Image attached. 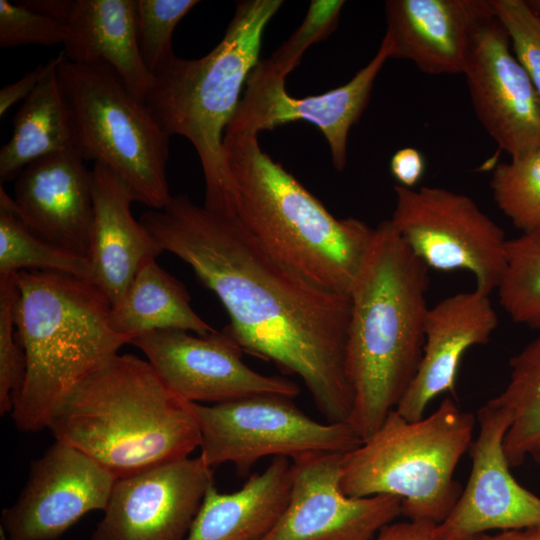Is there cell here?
I'll use <instances>...</instances> for the list:
<instances>
[{"label":"cell","mask_w":540,"mask_h":540,"mask_svg":"<svg viewBox=\"0 0 540 540\" xmlns=\"http://www.w3.org/2000/svg\"><path fill=\"white\" fill-rule=\"evenodd\" d=\"M139 221L218 297L230 319L223 332L242 351L300 377L327 422L348 423L349 295L314 285L272 256L237 215L213 212L185 194Z\"/></svg>","instance_id":"cell-1"},{"label":"cell","mask_w":540,"mask_h":540,"mask_svg":"<svg viewBox=\"0 0 540 540\" xmlns=\"http://www.w3.org/2000/svg\"><path fill=\"white\" fill-rule=\"evenodd\" d=\"M429 268L390 220L374 235L350 292L347 371L354 403L348 423L374 434L409 388L425 340Z\"/></svg>","instance_id":"cell-2"},{"label":"cell","mask_w":540,"mask_h":540,"mask_svg":"<svg viewBox=\"0 0 540 540\" xmlns=\"http://www.w3.org/2000/svg\"><path fill=\"white\" fill-rule=\"evenodd\" d=\"M47 428L116 479L186 458L201 442L192 403L133 354L113 356L70 389Z\"/></svg>","instance_id":"cell-3"},{"label":"cell","mask_w":540,"mask_h":540,"mask_svg":"<svg viewBox=\"0 0 540 540\" xmlns=\"http://www.w3.org/2000/svg\"><path fill=\"white\" fill-rule=\"evenodd\" d=\"M224 158L236 215L276 259L314 285L350 295L375 228L338 219L259 145L258 135L225 132Z\"/></svg>","instance_id":"cell-4"},{"label":"cell","mask_w":540,"mask_h":540,"mask_svg":"<svg viewBox=\"0 0 540 540\" xmlns=\"http://www.w3.org/2000/svg\"><path fill=\"white\" fill-rule=\"evenodd\" d=\"M16 280L14 319L27 370L10 415L20 431L38 432L58 401L132 338L112 328V305L88 279L20 271Z\"/></svg>","instance_id":"cell-5"},{"label":"cell","mask_w":540,"mask_h":540,"mask_svg":"<svg viewBox=\"0 0 540 540\" xmlns=\"http://www.w3.org/2000/svg\"><path fill=\"white\" fill-rule=\"evenodd\" d=\"M282 3L238 2L216 47L198 59L175 55L153 74L144 99L169 136H183L193 145L204 175V206L216 213L236 215L223 139L240 103L243 85L260 62L265 28Z\"/></svg>","instance_id":"cell-6"},{"label":"cell","mask_w":540,"mask_h":540,"mask_svg":"<svg viewBox=\"0 0 540 540\" xmlns=\"http://www.w3.org/2000/svg\"><path fill=\"white\" fill-rule=\"evenodd\" d=\"M474 427L475 415L450 397L417 421L393 410L374 434L343 454L341 489L356 498L398 497L407 520L438 525L462 492L454 473Z\"/></svg>","instance_id":"cell-7"},{"label":"cell","mask_w":540,"mask_h":540,"mask_svg":"<svg viewBox=\"0 0 540 540\" xmlns=\"http://www.w3.org/2000/svg\"><path fill=\"white\" fill-rule=\"evenodd\" d=\"M58 56L75 149L84 160L119 174L137 202L163 209L172 198L166 175L170 136L109 65L74 63L63 52Z\"/></svg>","instance_id":"cell-8"},{"label":"cell","mask_w":540,"mask_h":540,"mask_svg":"<svg viewBox=\"0 0 540 540\" xmlns=\"http://www.w3.org/2000/svg\"><path fill=\"white\" fill-rule=\"evenodd\" d=\"M292 398L260 394L217 404L192 403L200 457L213 468L232 463L240 475L267 456L291 460L312 453H346L362 443L349 423H320Z\"/></svg>","instance_id":"cell-9"},{"label":"cell","mask_w":540,"mask_h":540,"mask_svg":"<svg viewBox=\"0 0 540 540\" xmlns=\"http://www.w3.org/2000/svg\"><path fill=\"white\" fill-rule=\"evenodd\" d=\"M391 224L411 252L429 269L464 270L475 288L491 294L503 274L504 230L469 196L441 187L394 186Z\"/></svg>","instance_id":"cell-10"},{"label":"cell","mask_w":540,"mask_h":540,"mask_svg":"<svg viewBox=\"0 0 540 540\" xmlns=\"http://www.w3.org/2000/svg\"><path fill=\"white\" fill-rule=\"evenodd\" d=\"M391 52V44L384 36L374 57L350 81L304 98L290 96L286 78L266 60L260 61L246 81L244 96L225 132L258 135L290 122L307 121L322 132L333 166L342 171L347 163L350 129L366 109L375 80Z\"/></svg>","instance_id":"cell-11"},{"label":"cell","mask_w":540,"mask_h":540,"mask_svg":"<svg viewBox=\"0 0 540 540\" xmlns=\"http://www.w3.org/2000/svg\"><path fill=\"white\" fill-rule=\"evenodd\" d=\"M164 383L195 404H217L260 394L294 398L298 385L264 375L242 360V349L223 331L198 335L184 330H156L135 337Z\"/></svg>","instance_id":"cell-12"},{"label":"cell","mask_w":540,"mask_h":540,"mask_svg":"<svg viewBox=\"0 0 540 540\" xmlns=\"http://www.w3.org/2000/svg\"><path fill=\"white\" fill-rule=\"evenodd\" d=\"M343 454L312 453L292 460L288 504L260 540H371L402 515L398 497L343 493Z\"/></svg>","instance_id":"cell-13"},{"label":"cell","mask_w":540,"mask_h":540,"mask_svg":"<svg viewBox=\"0 0 540 540\" xmlns=\"http://www.w3.org/2000/svg\"><path fill=\"white\" fill-rule=\"evenodd\" d=\"M116 477L79 449L55 441L32 462L16 502L3 510L5 540H56L85 514L104 511Z\"/></svg>","instance_id":"cell-14"},{"label":"cell","mask_w":540,"mask_h":540,"mask_svg":"<svg viewBox=\"0 0 540 540\" xmlns=\"http://www.w3.org/2000/svg\"><path fill=\"white\" fill-rule=\"evenodd\" d=\"M213 484L200 456L117 478L91 540H185Z\"/></svg>","instance_id":"cell-15"},{"label":"cell","mask_w":540,"mask_h":540,"mask_svg":"<svg viewBox=\"0 0 540 540\" xmlns=\"http://www.w3.org/2000/svg\"><path fill=\"white\" fill-rule=\"evenodd\" d=\"M477 420L470 475L455 506L437 525L440 540L540 525V497L516 481L504 451L510 412L490 399L478 409Z\"/></svg>","instance_id":"cell-16"},{"label":"cell","mask_w":540,"mask_h":540,"mask_svg":"<svg viewBox=\"0 0 540 540\" xmlns=\"http://www.w3.org/2000/svg\"><path fill=\"white\" fill-rule=\"evenodd\" d=\"M475 114L511 158L540 148V98L494 16L478 31L465 71Z\"/></svg>","instance_id":"cell-17"},{"label":"cell","mask_w":540,"mask_h":540,"mask_svg":"<svg viewBox=\"0 0 540 540\" xmlns=\"http://www.w3.org/2000/svg\"><path fill=\"white\" fill-rule=\"evenodd\" d=\"M391 58L430 75L463 74L480 28L495 16L490 0H387Z\"/></svg>","instance_id":"cell-18"},{"label":"cell","mask_w":540,"mask_h":540,"mask_svg":"<svg viewBox=\"0 0 540 540\" xmlns=\"http://www.w3.org/2000/svg\"><path fill=\"white\" fill-rule=\"evenodd\" d=\"M73 148L40 158L15 179L14 206L37 235L87 257L93 219L91 170Z\"/></svg>","instance_id":"cell-19"},{"label":"cell","mask_w":540,"mask_h":540,"mask_svg":"<svg viewBox=\"0 0 540 540\" xmlns=\"http://www.w3.org/2000/svg\"><path fill=\"white\" fill-rule=\"evenodd\" d=\"M497 326L498 316L490 295L476 288L446 297L430 307L419 367L395 411L408 421H417L437 396L455 395L465 352L486 344Z\"/></svg>","instance_id":"cell-20"},{"label":"cell","mask_w":540,"mask_h":540,"mask_svg":"<svg viewBox=\"0 0 540 540\" xmlns=\"http://www.w3.org/2000/svg\"><path fill=\"white\" fill-rule=\"evenodd\" d=\"M93 219L87 258L91 281L111 305L149 259L163 250L131 212L136 197L128 183L112 169L94 163L91 170Z\"/></svg>","instance_id":"cell-21"},{"label":"cell","mask_w":540,"mask_h":540,"mask_svg":"<svg viewBox=\"0 0 540 540\" xmlns=\"http://www.w3.org/2000/svg\"><path fill=\"white\" fill-rule=\"evenodd\" d=\"M67 25L63 54L69 61L109 65L144 101L153 74L140 51L135 0H76Z\"/></svg>","instance_id":"cell-22"},{"label":"cell","mask_w":540,"mask_h":540,"mask_svg":"<svg viewBox=\"0 0 540 540\" xmlns=\"http://www.w3.org/2000/svg\"><path fill=\"white\" fill-rule=\"evenodd\" d=\"M292 485V463L274 457L232 493L207 490L185 540H260L286 508Z\"/></svg>","instance_id":"cell-23"},{"label":"cell","mask_w":540,"mask_h":540,"mask_svg":"<svg viewBox=\"0 0 540 540\" xmlns=\"http://www.w3.org/2000/svg\"><path fill=\"white\" fill-rule=\"evenodd\" d=\"M190 301L186 287L152 258L140 267L111 307L110 323L116 332L132 340L156 330H184L198 335L217 331L193 310Z\"/></svg>","instance_id":"cell-24"},{"label":"cell","mask_w":540,"mask_h":540,"mask_svg":"<svg viewBox=\"0 0 540 540\" xmlns=\"http://www.w3.org/2000/svg\"><path fill=\"white\" fill-rule=\"evenodd\" d=\"M58 62L14 117L11 138L0 150L1 182L15 180L40 158L75 148L71 111L57 75Z\"/></svg>","instance_id":"cell-25"},{"label":"cell","mask_w":540,"mask_h":540,"mask_svg":"<svg viewBox=\"0 0 540 540\" xmlns=\"http://www.w3.org/2000/svg\"><path fill=\"white\" fill-rule=\"evenodd\" d=\"M491 400L511 414L504 437L510 467L528 458L540 465V335L510 359L508 383Z\"/></svg>","instance_id":"cell-26"},{"label":"cell","mask_w":540,"mask_h":540,"mask_svg":"<svg viewBox=\"0 0 540 540\" xmlns=\"http://www.w3.org/2000/svg\"><path fill=\"white\" fill-rule=\"evenodd\" d=\"M48 271L91 281L88 258L56 246L33 232L18 215L13 198L0 188V275Z\"/></svg>","instance_id":"cell-27"},{"label":"cell","mask_w":540,"mask_h":540,"mask_svg":"<svg viewBox=\"0 0 540 540\" xmlns=\"http://www.w3.org/2000/svg\"><path fill=\"white\" fill-rule=\"evenodd\" d=\"M496 290L512 321L540 329V231L508 239L506 264Z\"/></svg>","instance_id":"cell-28"},{"label":"cell","mask_w":540,"mask_h":540,"mask_svg":"<svg viewBox=\"0 0 540 540\" xmlns=\"http://www.w3.org/2000/svg\"><path fill=\"white\" fill-rule=\"evenodd\" d=\"M490 186L497 207L517 229L540 231V148L497 164Z\"/></svg>","instance_id":"cell-29"},{"label":"cell","mask_w":540,"mask_h":540,"mask_svg":"<svg viewBox=\"0 0 540 540\" xmlns=\"http://www.w3.org/2000/svg\"><path fill=\"white\" fill-rule=\"evenodd\" d=\"M198 3L196 0H135L140 51L152 74L175 56L172 48L174 30Z\"/></svg>","instance_id":"cell-30"},{"label":"cell","mask_w":540,"mask_h":540,"mask_svg":"<svg viewBox=\"0 0 540 540\" xmlns=\"http://www.w3.org/2000/svg\"><path fill=\"white\" fill-rule=\"evenodd\" d=\"M19 296L16 273L0 275V413L12 412L26 378L25 351L15 326Z\"/></svg>","instance_id":"cell-31"},{"label":"cell","mask_w":540,"mask_h":540,"mask_svg":"<svg viewBox=\"0 0 540 540\" xmlns=\"http://www.w3.org/2000/svg\"><path fill=\"white\" fill-rule=\"evenodd\" d=\"M344 4L342 0H312L301 25L266 59L268 64L286 78L310 46L325 40L336 29Z\"/></svg>","instance_id":"cell-32"},{"label":"cell","mask_w":540,"mask_h":540,"mask_svg":"<svg viewBox=\"0 0 540 540\" xmlns=\"http://www.w3.org/2000/svg\"><path fill=\"white\" fill-rule=\"evenodd\" d=\"M506 30L513 53L528 74L540 98V17L525 0H490Z\"/></svg>","instance_id":"cell-33"},{"label":"cell","mask_w":540,"mask_h":540,"mask_svg":"<svg viewBox=\"0 0 540 540\" xmlns=\"http://www.w3.org/2000/svg\"><path fill=\"white\" fill-rule=\"evenodd\" d=\"M68 25L29 9L18 1L0 0V47L64 45Z\"/></svg>","instance_id":"cell-34"},{"label":"cell","mask_w":540,"mask_h":540,"mask_svg":"<svg viewBox=\"0 0 540 540\" xmlns=\"http://www.w3.org/2000/svg\"><path fill=\"white\" fill-rule=\"evenodd\" d=\"M57 62L58 56L53 57L24 74L16 82L4 86L0 90V115L3 116L17 102L27 99Z\"/></svg>","instance_id":"cell-35"},{"label":"cell","mask_w":540,"mask_h":540,"mask_svg":"<svg viewBox=\"0 0 540 540\" xmlns=\"http://www.w3.org/2000/svg\"><path fill=\"white\" fill-rule=\"evenodd\" d=\"M390 170L400 186L414 188L425 172L424 156L416 148H401L393 154Z\"/></svg>","instance_id":"cell-36"},{"label":"cell","mask_w":540,"mask_h":540,"mask_svg":"<svg viewBox=\"0 0 540 540\" xmlns=\"http://www.w3.org/2000/svg\"><path fill=\"white\" fill-rule=\"evenodd\" d=\"M371 540H440L437 525L423 521L392 522Z\"/></svg>","instance_id":"cell-37"},{"label":"cell","mask_w":540,"mask_h":540,"mask_svg":"<svg viewBox=\"0 0 540 540\" xmlns=\"http://www.w3.org/2000/svg\"><path fill=\"white\" fill-rule=\"evenodd\" d=\"M23 6L67 24L74 2L72 0H24Z\"/></svg>","instance_id":"cell-38"},{"label":"cell","mask_w":540,"mask_h":540,"mask_svg":"<svg viewBox=\"0 0 540 540\" xmlns=\"http://www.w3.org/2000/svg\"><path fill=\"white\" fill-rule=\"evenodd\" d=\"M467 540H540V525L496 533H483Z\"/></svg>","instance_id":"cell-39"},{"label":"cell","mask_w":540,"mask_h":540,"mask_svg":"<svg viewBox=\"0 0 540 540\" xmlns=\"http://www.w3.org/2000/svg\"><path fill=\"white\" fill-rule=\"evenodd\" d=\"M528 7L540 17V0H525Z\"/></svg>","instance_id":"cell-40"}]
</instances>
